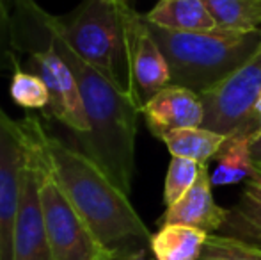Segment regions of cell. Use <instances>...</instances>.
<instances>
[{"label":"cell","mask_w":261,"mask_h":260,"mask_svg":"<svg viewBox=\"0 0 261 260\" xmlns=\"http://www.w3.org/2000/svg\"><path fill=\"white\" fill-rule=\"evenodd\" d=\"M45 155L54 178L109 260H135L151 251L153 233L112 180L79 148L50 134L38 118L21 120Z\"/></svg>","instance_id":"6da1fadb"},{"label":"cell","mask_w":261,"mask_h":260,"mask_svg":"<svg viewBox=\"0 0 261 260\" xmlns=\"http://www.w3.org/2000/svg\"><path fill=\"white\" fill-rule=\"evenodd\" d=\"M46 23L52 39L75 73L86 111L89 132L75 137L79 150L100 166L107 177L130 195L135 171V137L141 109L126 93L117 89L100 72L84 63L54 27L52 14L46 13Z\"/></svg>","instance_id":"7a4b0ae2"},{"label":"cell","mask_w":261,"mask_h":260,"mask_svg":"<svg viewBox=\"0 0 261 260\" xmlns=\"http://www.w3.org/2000/svg\"><path fill=\"white\" fill-rule=\"evenodd\" d=\"M148 27L169 64L171 84L189 87L197 94L227 79L261 49V29L176 32L149 21Z\"/></svg>","instance_id":"3957f363"},{"label":"cell","mask_w":261,"mask_h":260,"mask_svg":"<svg viewBox=\"0 0 261 260\" xmlns=\"http://www.w3.org/2000/svg\"><path fill=\"white\" fill-rule=\"evenodd\" d=\"M13 20L16 52L27 54L31 73L38 75L48 87V114L71 130L75 137L86 135L89 125L79 84L73 69L55 46L46 23V11L34 0H13Z\"/></svg>","instance_id":"277c9868"},{"label":"cell","mask_w":261,"mask_h":260,"mask_svg":"<svg viewBox=\"0 0 261 260\" xmlns=\"http://www.w3.org/2000/svg\"><path fill=\"white\" fill-rule=\"evenodd\" d=\"M124 0H84L68 16H52L68 46L117 89L130 97L126 36L121 4Z\"/></svg>","instance_id":"5b68a950"},{"label":"cell","mask_w":261,"mask_h":260,"mask_svg":"<svg viewBox=\"0 0 261 260\" xmlns=\"http://www.w3.org/2000/svg\"><path fill=\"white\" fill-rule=\"evenodd\" d=\"M21 125V123H20ZM23 129V125H21ZM29 145L32 146L39 166V200L46 235L55 260H103L107 255L96 243L76 208L54 178L45 155L34 139L23 129Z\"/></svg>","instance_id":"8992f818"},{"label":"cell","mask_w":261,"mask_h":260,"mask_svg":"<svg viewBox=\"0 0 261 260\" xmlns=\"http://www.w3.org/2000/svg\"><path fill=\"white\" fill-rule=\"evenodd\" d=\"M261 93V49L227 79L201 94L203 127L222 135L240 130Z\"/></svg>","instance_id":"52a82bcc"},{"label":"cell","mask_w":261,"mask_h":260,"mask_svg":"<svg viewBox=\"0 0 261 260\" xmlns=\"http://www.w3.org/2000/svg\"><path fill=\"white\" fill-rule=\"evenodd\" d=\"M126 36V57L130 73V98L142 111L146 104L160 93L164 87L171 86L169 64L149 32L146 16L139 14L124 0L121 4Z\"/></svg>","instance_id":"ba28073f"},{"label":"cell","mask_w":261,"mask_h":260,"mask_svg":"<svg viewBox=\"0 0 261 260\" xmlns=\"http://www.w3.org/2000/svg\"><path fill=\"white\" fill-rule=\"evenodd\" d=\"M25 160L27 141L23 129L0 107V260H13L14 223Z\"/></svg>","instance_id":"9c48e42d"},{"label":"cell","mask_w":261,"mask_h":260,"mask_svg":"<svg viewBox=\"0 0 261 260\" xmlns=\"http://www.w3.org/2000/svg\"><path fill=\"white\" fill-rule=\"evenodd\" d=\"M13 260H55L48 243V235H46L41 200H39L38 159L29 141L27 160L23 164L20 178V200H18L16 223H14Z\"/></svg>","instance_id":"30bf717a"},{"label":"cell","mask_w":261,"mask_h":260,"mask_svg":"<svg viewBox=\"0 0 261 260\" xmlns=\"http://www.w3.org/2000/svg\"><path fill=\"white\" fill-rule=\"evenodd\" d=\"M141 112L149 132L158 139L165 132L176 129L203 127L204 122V105L201 94L174 84L156 93Z\"/></svg>","instance_id":"8fae6325"},{"label":"cell","mask_w":261,"mask_h":260,"mask_svg":"<svg viewBox=\"0 0 261 260\" xmlns=\"http://www.w3.org/2000/svg\"><path fill=\"white\" fill-rule=\"evenodd\" d=\"M227 218V208L215 203L212 195V180H210L208 164H201L199 177L196 184L189 189L176 203L165 208L160 219L164 225H185L203 230L210 233H219Z\"/></svg>","instance_id":"7c38bea8"},{"label":"cell","mask_w":261,"mask_h":260,"mask_svg":"<svg viewBox=\"0 0 261 260\" xmlns=\"http://www.w3.org/2000/svg\"><path fill=\"white\" fill-rule=\"evenodd\" d=\"M146 20L176 32H208L217 29L204 0H158Z\"/></svg>","instance_id":"4fadbf2b"},{"label":"cell","mask_w":261,"mask_h":260,"mask_svg":"<svg viewBox=\"0 0 261 260\" xmlns=\"http://www.w3.org/2000/svg\"><path fill=\"white\" fill-rule=\"evenodd\" d=\"M252 141L245 132L237 130L226 135L219 153L215 155V168L210 173L212 185L226 187L240 182H247L254 170L251 155Z\"/></svg>","instance_id":"5bb4252c"},{"label":"cell","mask_w":261,"mask_h":260,"mask_svg":"<svg viewBox=\"0 0 261 260\" xmlns=\"http://www.w3.org/2000/svg\"><path fill=\"white\" fill-rule=\"evenodd\" d=\"M208 239L203 230L185 225H164L151 237L155 260H197Z\"/></svg>","instance_id":"9a60e30c"},{"label":"cell","mask_w":261,"mask_h":260,"mask_svg":"<svg viewBox=\"0 0 261 260\" xmlns=\"http://www.w3.org/2000/svg\"><path fill=\"white\" fill-rule=\"evenodd\" d=\"M226 135L212 132L204 127H189L165 132L160 141L165 143L172 157L196 160L199 164H208L219 153Z\"/></svg>","instance_id":"2e32d148"},{"label":"cell","mask_w":261,"mask_h":260,"mask_svg":"<svg viewBox=\"0 0 261 260\" xmlns=\"http://www.w3.org/2000/svg\"><path fill=\"white\" fill-rule=\"evenodd\" d=\"M217 29L256 31L261 29V0H204Z\"/></svg>","instance_id":"e0dca14e"},{"label":"cell","mask_w":261,"mask_h":260,"mask_svg":"<svg viewBox=\"0 0 261 260\" xmlns=\"http://www.w3.org/2000/svg\"><path fill=\"white\" fill-rule=\"evenodd\" d=\"M219 233L261 248V203L242 193L240 200L227 208V218Z\"/></svg>","instance_id":"ac0fdd59"},{"label":"cell","mask_w":261,"mask_h":260,"mask_svg":"<svg viewBox=\"0 0 261 260\" xmlns=\"http://www.w3.org/2000/svg\"><path fill=\"white\" fill-rule=\"evenodd\" d=\"M11 98L23 109H46L50 104L48 87L38 75L21 69L18 63L13 69L9 87Z\"/></svg>","instance_id":"d6986e66"},{"label":"cell","mask_w":261,"mask_h":260,"mask_svg":"<svg viewBox=\"0 0 261 260\" xmlns=\"http://www.w3.org/2000/svg\"><path fill=\"white\" fill-rule=\"evenodd\" d=\"M197 260H261V248L234 237L210 233Z\"/></svg>","instance_id":"ffe728a7"},{"label":"cell","mask_w":261,"mask_h":260,"mask_svg":"<svg viewBox=\"0 0 261 260\" xmlns=\"http://www.w3.org/2000/svg\"><path fill=\"white\" fill-rule=\"evenodd\" d=\"M199 168L201 164L196 162V160L183 159V157H172L171 162H169L164 184V203L167 207L176 203L196 184L197 177H199Z\"/></svg>","instance_id":"44dd1931"},{"label":"cell","mask_w":261,"mask_h":260,"mask_svg":"<svg viewBox=\"0 0 261 260\" xmlns=\"http://www.w3.org/2000/svg\"><path fill=\"white\" fill-rule=\"evenodd\" d=\"M11 0H0V72L14 69L18 61L16 43H14V20L11 13Z\"/></svg>","instance_id":"7402d4cb"},{"label":"cell","mask_w":261,"mask_h":260,"mask_svg":"<svg viewBox=\"0 0 261 260\" xmlns=\"http://www.w3.org/2000/svg\"><path fill=\"white\" fill-rule=\"evenodd\" d=\"M240 130L245 132V134L251 137L252 143H256L261 137V93H259L258 100L254 102V105H252L247 122L244 123V127H242Z\"/></svg>","instance_id":"603a6c76"},{"label":"cell","mask_w":261,"mask_h":260,"mask_svg":"<svg viewBox=\"0 0 261 260\" xmlns=\"http://www.w3.org/2000/svg\"><path fill=\"white\" fill-rule=\"evenodd\" d=\"M244 195H247L249 198H252V200L261 203V164H254L251 178L245 182Z\"/></svg>","instance_id":"cb8c5ba5"},{"label":"cell","mask_w":261,"mask_h":260,"mask_svg":"<svg viewBox=\"0 0 261 260\" xmlns=\"http://www.w3.org/2000/svg\"><path fill=\"white\" fill-rule=\"evenodd\" d=\"M251 155H252V160H254V164H261V137L256 143H252Z\"/></svg>","instance_id":"d4e9b609"},{"label":"cell","mask_w":261,"mask_h":260,"mask_svg":"<svg viewBox=\"0 0 261 260\" xmlns=\"http://www.w3.org/2000/svg\"><path fill=\"white\" fill-rule=\"evenodd\" d=\"M135 260H153V258H149L148 255H144V257H139V258H135Z\"/></svg>","instance_id":"484cf974"},{"label":"cell","mask_w":261,"mask_h":260,"mask_svg":"<svg viewBox=\"0 0 261 260\" xmlns=\"http://www.w3.org/2000/svg\"><path fill=\"white\" fill-rule=\"evenodd\" d=\"M103 260H109V258H107V257H105V258H103Z\"/></svg>","instance_id":"4316f807"},{"label":"cell","mask_w":261,"mask_h":260,"mask_svg":"<svg viewBox=\"0 0 261 260\" xmlns=\"http://www.w3.org/2000/svg\"><path fill=\"white\" fill-rule=\"evenodd\" d=\"M11 2H13V0H11Z\"/></svg>","instance_id":"83f0119b"}]
</instances>
